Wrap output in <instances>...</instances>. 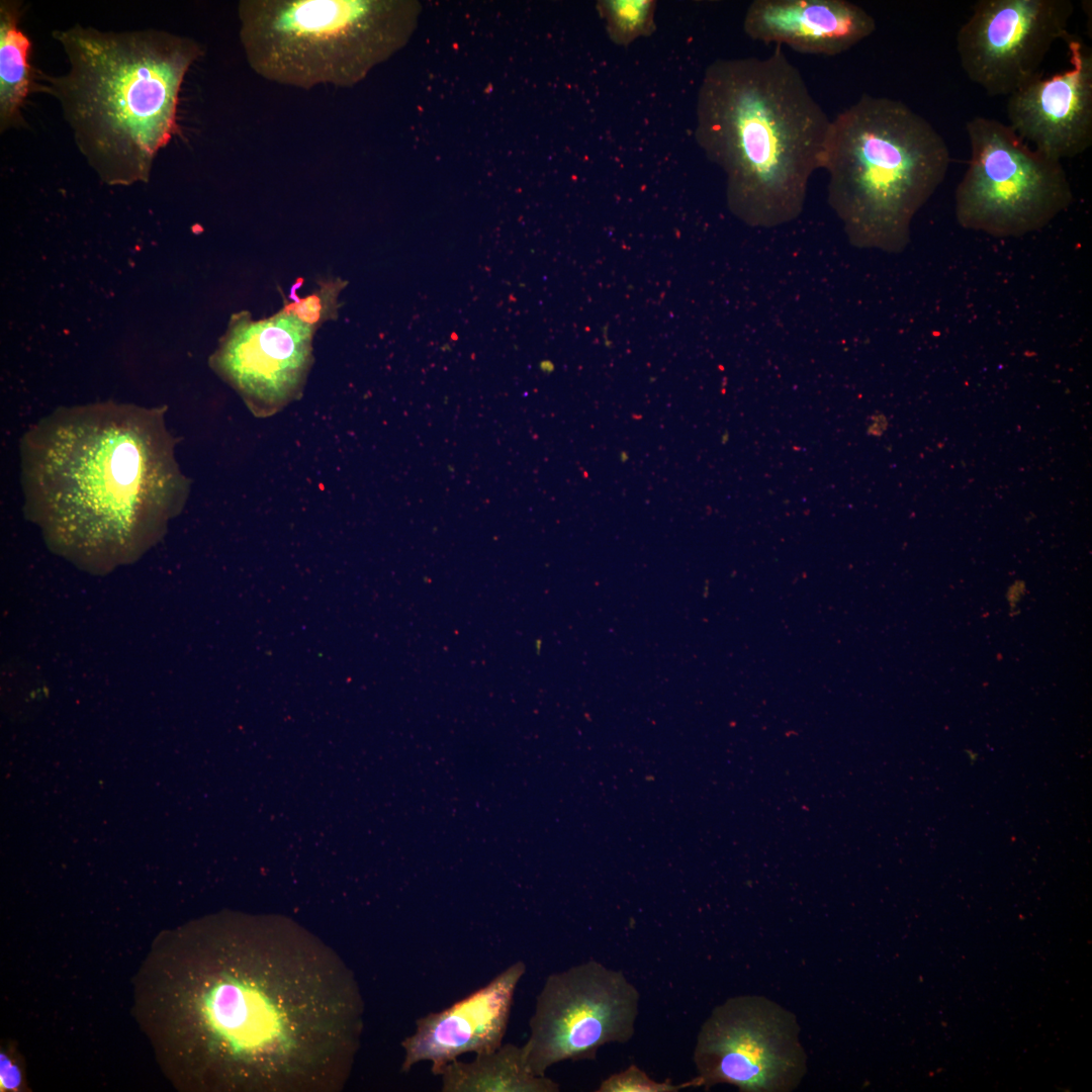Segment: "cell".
Segmentation results:
<instances>
[{"label":"cell","instance_id":"4fadbf2b","mask_svg":"<svg viewBox=\"0 0 1092 1092\" xmlns=\"http://www.w3.org/2000/svg\"><path fill=\"white\" fill-rule=\"evenodd\" d=\"M525 973V963L518 961L451 1006L418 1018L415 1032L401 1041V1071L428 1061L432 1073L439 1075L463 1054L496 1050L503 1044L516 989Z\"/></svg>","mask_w":1092,"mask_h":1092},{"label":"cell","instance_id":"8fae6325","mask_svg":"<svg viewBox=\"0 0 1092 1092\" xmlns=\"http://www.w3.org/2000/svg\"><path fill=\"white\" fill-rule=\"evenodd\" d=\"M313 330L286 308L260 321L241 312L233 315L210 364L255 415L266 417L301 393Z\"/></svg>","mask_w":1092,"mask_h":1092},{"label":"cell","instance_id":"5b68a950","mask_svg":"<svg viewBox=\"0 0 1092 1092\" xmlns=\"http://www.w3.org/2000/svg\"><path fill=\"white\" fill-rule=\"evenodd\" d=\"M949 163L945 140L924 116L901 100L862 94L831 119L827 199L853 246L898 253Z\"/></svg>","mask_w":1092,"mask_h":1092},{"label":"cell","instance_id":"d6986e66","mask_svg":"<svg viewBox=\"0 0 1092 1092\" xmlns=\"http://www.w3.org/2000/svg\"><path fill=\"white\" fill-rule=\"evenodd\" d=\"M338 290L337 285L325 286L315 294L302 300L296 299V303L287 305L285 308L315 329V325L326 320L330 312H335Z\"/></svg>","mask_w":1092,"mask_h":1092},{"label":"cell","instance_id":"7c38bea8","mask_svg":"<svg viewBox=\"0 0 1092 1092\" xmlns=\"http://www.w3.org/2000/svg\"><path fill=\"white\" fill-rule=\"evenodd\" d=\"M1070 67L1051 77L1038 74L1011 93L1010 128L1044 156L1075 158L1092 145V52L1068 35Z\"/></svg>","mask_w":1092,"mask_h":1092},{"label":"cell","instance_id":"6da1fadb","mask_svg":"<svg viewBox=\"0 0 1092 1092\" xmlns=\"http://www.w3.org/2000/svg\"><path fill=\"white\" fill-rule=\"evenodd\" d=\"M167 954L169 1049L185 1088L340 1092L363 1030L353 971L294 922L234 918L175 932Z\"/></svg>","mask_w":1092,"mask_h":1092},{"label":"cell","instance_id":"5bb4252c","mask_svg":"<svg viewBox=\"0 0 1092 1092\" xmlns=\"http://www.w3.org/2000/svg\"><path fill=\"white\" fill-rule=\"evenodd\" d=\"M876 27L867 10L846 0H754L743 19L753 40L820 56L848 51Z\"/></svg>","mask_w":1092,"mask_h":1092},{"label":"cell","instance_id":"ba28073f","mask_svg":"<svg viewBox=\"0 0 1092 1092\" xmlns=\"http://www.w3.org/2000/svg\"><path fill=\"white\" fill-rule=\"evenodd\" d=\"M640 993L623 972L588 960L549 975L536 998L523 1045L532 1073L563 1061L595 1060L635 1032Z\"/></svg>","mask_w":1092,"mask_h":1092},{"label":"cell","instance_id":"e0dca14e","mask_svg":"<svg viewBox=\"0 0 1092 1092\" xmlns=\"http://www.w3.org/2000/svg\"><path fill=\"white\" fill-rule=\"evenodd\" d=\"M656 2L653 0H601L597 9L606 24L609 38L628 46L655 30Z\"/></svg>","mask_w":1092,"mask_h":1092},{"label":"cell","instance_id":"277c9868","mask_svg":"<svg viewBox=\"0 0 1092 1092\" xmlns=\"http://www.w3.org/2000/svg\"><path fill=\"white\" fill-rule=\"evenodd\" d=\"M53 36L69 70L38 71L39 92L58 100L80 153L104 183L148 182L159 151L177 132L180 89L201 46L165 30L80 24Z\"/></svg>","mask_w":1092,"mask_h":1092},{"label":"cell","instance_id":"9a60e30c","mask_svg":"<svg viewBox=\"0 0 1092 1092\" xmlns=\"http://www.w3.org/2000/svg\"><path fill=\"white\" fill-rule=\"evenodd\" d=\"M443 1092H557L559 1084L529 1069L523 1045L505 1043L476 1055L470 1062L455 1060L439 1073Z\"/></svg>","mask_w":1092,"mask_h":1092},{"label":"cell","instance_id":"9c48e42d","mask_svg":"<svg viewBox=\"0 0 1092 1092\" xmlns=\"http://www.w3.org/2000/svg\"><path fill=\"white\" fill-rule=\"evenodd\" d=\"M692 1087L730 1084L742 1092H789L806 1073L795 1014L759 995H739L716 1006L702 1024Z\"/></svg>","mask_w":1092,"mask_h":1092},{"label":"cell","instance_id":"30bf717a","mask_svg":"<svg viewBox=\"0 0 1092 1092\" xmlns=\"http://www.w3.org/2000/svg\"><path fill=\"white\" fill-rule=\"evenodd\" d=\"M1073 14L1071 0H980L956 37L960 65L988 95L1009 96L1041 73Z\"/></svg>","mask_w":1092,"mask_h":1092},{"label":"cell","instance_id":"7a4b0ae2","mask_svg":"<svg viewBox=\"0 0 1092 1092\" xmlns=\"http://www.w3.org/2000/svg\"><path fill=\"white\" fill-rule=\"evenodd\" d=\"M173 447L158 411L104 403L56 412L22 444L26 508L64 548L122 557L185 499Z\"/></svg>","mask_w":1092,"mask_h":1092},{"label":"cell","instance_id":"2e32d148","mask_svg":"<svg viewBox=\"0 0 1092 1092\" xmlns=\"http://www.w3.org/2000/svg\"><path fill=\"white\" fill-rule=\"evenodd\" d=\"M22 4L0 2V129L21 127V109L31 92H39L38 70L29 63L30 40L19 23Z\"/></svg>","mask_w":1092,"mask_h":1092},{"label":"cell","instance_id":"ac0fdd59","mask_svg":"<svg viewBox=\"0 0 1092 1092\" xmlns=\"http://www.w3.org/2000/svg\"><path fill=\"white\" fill-rule=\"evenodd\" d=\"M692 1087L691 1081L673 1084L669 1080L658 1082L642 1069L632 1064L625 1070L603 1080L598 1092H676Z\"/></svg>","mask_w":1092,"mask_h":1092},{"label":"cell","instance_id":"8992f818","mask_svg":"<svg viewBox=\"0 0 1092 1092\" xmlns=\"http://www.w3.org/2000/svg\"><path fill=\"white\" fill-rule=\"evenodd\" d=\"M420 10L408 0H242L239 37L265 80L351 87L405 46Z\"/></svg>","mask_w":1092,"mask_h":1092},{"label":"cell","instance_id":"3957f363","mask_svg":"<svg viewBox=\"0 0 1092 1092\" xmlns=\"http://www.w3.org/2000/svg\"><path fill=\"white\" fill-rule=\"evenodd\" d=\"M831 118L781 46L764 58L718 59L705 70L695 138L727 176L730 208L771 228L797 218L822 169Z\"/></svg>","mask_w":1092,"mask_h":1092},{"label":"cell","instance_id":"ffe728a7","mask_svg":"<svg viewBox=\"0 0 1092 1092\" xmlns=\"http://www.w3.org/2000/svg\"><path fill=\"white\" fill-rule=\"evenodd\" d=\"M21 1073L18 1065L5 1053L0 1056V1086L3 1091H16L21 1085Z\"/></svg>","mask_w":1092,"mask_h":1092},{"label":"cell","instance_id":"52a82bcc","mask_svg":"<svg viewBox=\"0 0 1092 1092\" xmlns=\"http://www.w3.org/2000/svg\"><path fill=\"white\" fill-rule=\"evenodd\" d=\"M966 130L971 156L954 195L962 228L1018 238L1046 226L1073 202L1061 161L1023 142L1008 124L974 116Z\"/></svg>","mask_w":1092,"mask_h":1092}]
</instances>
